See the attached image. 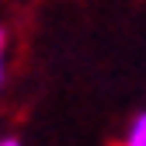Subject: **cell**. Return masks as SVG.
Masks as SVG:
<instances>
[{
    "instance_id": "1",
    "label": "cell",
    "mask_w": 146,
    "mask_h": 146,
    "mask_svg": "<svg viewBox=\"0 0 146 146\" xmlns=\"http://www.w3.org/2000/svg\"><path fill=\"white\" fill-rule=\"evenodd\" d=\"M118 146H146V111H139L129 122V129H125V136H122Z\"/></svg>"
},
{
    "instance_id": "3",
    "label": "cell",
    "mask_w": 146,
    "mask_h": 146,
    "mask_svg": "<svg viewBox=\"0 0 146 146\" xmlns=\"http://www.w3.org/2000/svg\"><path fill=\"white\" fill-rule=\"evenodd\" d=\"M0 146H21V139H14V136H4V139H0Z\"/></svg>"
},
{
    "instance_id": "2",
    "label": "cell",
    "mask_w": 146,
    "mask_h": 146,
    "mask_svg": "<svg viewBox=\"0 0 146 146\" xmlns=\"http://www.w3.org/2000/svg\"><path fill=\"white\" fill-rule=\"evenodd\" d=\"M4 80H7V31L0 28V90H4Z\"/></svg>"
}]
</instances>
